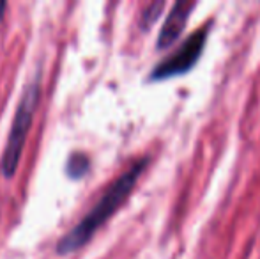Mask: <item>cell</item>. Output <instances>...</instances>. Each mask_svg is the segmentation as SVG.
Masks as SVG:
<instances>
[{
    "label": "cell",
    "instance_id": "7",
    "mask_svg": "<svg viewBox=\"0 0 260 259\" xmlns=\"http://www.w3.org/2000/svg\"><path fill=\"white\" fill-rule=\"evenodd\" d=\"M6 11H7V2H0V21H4Z\"/></svg>",
    "mask_w": 260,
    "mask_h": 259
},
{
    "label": "cell",
    "instance_id": "1",
    "mask_svg": "<svg viewBox=\"0 0 260 259\" xmlns=\"http://www.w3.org/2000/svg\"><path fill=\"white\" fill-rule=\"evenodd\" d=\"M149 162H151L149 156L138 158L129 169H126L115 181H112L110 187L103 192V195L98 199V203L85 213V217L76 225H73L62 238L57 240L55 252L58 256H69L83 249L94 238V235L117 213V210L126 203L127 197L137 187L140 176L147 169Z\"/></svg>",
    "mask_w": 260,
    "mask_h": 259
},
{
    "label": "cell",
    "instance_id": "5",
    "mask_svg": "<svg viewBox=\"0 0 260 259\" xmlns=\"http://www.w3.org/2000/svg\"><path fill=\"white\" fill-rule=\"evenodd\" d=\"M90 167V158L83 153H73L66 162V174L73 180H82Z\"/></svg>",
    "mask_w": 260,
    "mask_h": 259
},
{
    "label": "cell",
    "instance_id": "2",
    "mask_svg": "<svg viewBox=\"0 0 260 259\" xmlns=\"http://www.w3.org/2000/svg\"><path fill=\"white\" fill-rule=\"evenodd\" d=\"M39 78H41V75L38 73L36 78L25 85L20 101H18V107L14 110L6 148H4L2 158H0V172L6 180H11L16 174L21 155H23L25 142H27L30 125L34 121L36 108H38L39 103V93H41V80Z\"/></svg>",
    "mask_w": 260,
    "mask_h": 259
},
{
    "label": "cell",
    "instance_id": "6",
    "mask_svg": "<svg viewBox=\"0 0 260 259\" xmlns=\"http://www.w3.org/2000/svg\"><path fill=\"white\" fill-rule=\"evenodd\" d=\"M165 7V2H152L149 4V6L144 7V11H142L140 14V28L142 31H149V27H152L154 25V21L159 18L161 11H163Z\"/></svg>",
    "mask_w": 260,
    "mask_h": 259
},
{
    "label": "cell",
    "instance_id": "4",
    "mask_svg": "<svg viewBox=\"0 0 260 259\" xmlns=\"http://www.w3.org/2000/svg\"><path fill=\"white\" fill-rule=\"evenodd\" d=\"M197 4L193 0H179L172 6L170 13L165 18V23L159 31V36H157L156 46L157 50H163L172 46L179 38H181L182 31L186 28V23L189 20V14L195 9Z\"/></svg>",
    "mask_w": 260,
    "mask_h": 259
},
{
    "label": "cell",
    "instance_id": "3",
    "mask_svg": "<svg viewBox=\"0 0 260 259\" xmlns=\"http://www.w3.org/2000/svg\"><path fill=\"white\" fill-rule=\"evenodd\" d=\"M207 36H209V23L202 25L199 31H195L191 36H188L174 53H170L167 59L157 63L152 68L149 80L159 82V80H167L172 78V76L188 73L193 66L199 63L200 55H202L204 48H206Z\"/></svg>",
    "mask_w": 260,
    "mask_h": 259
}]
</instances>
